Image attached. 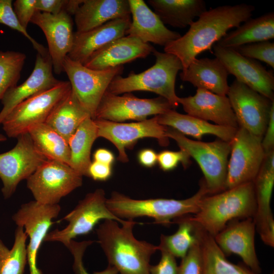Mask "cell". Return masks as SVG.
Returning <instances> with one entry per match:
<instances>
[{"label":"cell","instance_id":"21","mask_svg":"<svg viewBox=\"0 0 274 274\" xmlns=\"http://www.w3.org/2000/svg\"><path fill=\"white\" fill-rule=\"evenodd\" d=\"M52 69L49 52L44 55L38 53L34 68L29 77L20 85L10 88L1 99L3 108L0 112V124L19 104L39 92L55 86L61 81L54 77Z\"/></svg>","mask_w":274,"mask_h":274},{"label":"cell","instance_id":"46","mask_svg":"<svg viewBox=\"0 0 274 274\" xmlns=\"http://www.w3.org/2000/svg\"><path fill=\"white\" fill-rule=\"evenodd\" d=\"M111 165L94 161L88 169V177L95 181H105L112 175Z\"/></svg>","mask_w":274,"mask_h":274},{"label":"cell","instance_id":"4","mask_svg":"<svg viewBox=\"0 0 274 274\" xmlns=\"http://www.w3.org/2000/svg\"><path fill=\"white\" fill-rule=\"evenodd\" d=\"M209 195L203 180L198 190L193 196L184 199L150 198L135 199L118 192H113L107 199L108 209L120 219L126 220L148 217L154 219V223L169 226L178 218L195 214L201 200Z\"/></svg>","mask_w":274,"mask_h":274},{"label":"cell","instance_id":"6","mask_svg":"<svg viewBox=\"0 0 274 274\" xmlns=\"http://www.w3.org/2000/svg\"><path fill=\"white\" fill-rule=\"evenodd\" d=\"M166 135L176 141L198 163L209 194L226 190V180L230 142L219 139L211 142L191 140L176 129L167 127Z\"/></svg>","mask_w":274,"mask_h":274},{"label":"cell","instance_id":"22","mask_svg":"<svg viewBox=\"0 0 274 274\" xmlns=\"http://www.w3.org/2000/svg\"><path fill=\"white\" fill-rule=\"evenodd\" d=\"M155 48L138 38L124 36L115 40L94 52L83 65L102 70L123 65L138 58H144Z\"/></svg>","mask_w":274,"mask_h":274},{"label":"cell","instance_id":"28","mask_svg":"<svg viewBox=\"0 0 274 274\" xmlns=\"http://www.w3.org/2000/svg\"><path fill=\"white\" fill-rule=\"evenodd\" d=\"M160 124L174 128L182 134L191 136L198 141L206 134L216 135L220 140L230 142L237 128L213 124L208 121L188 114H180L174 109L156 115Z\"/></svg>","mask_w":274,"mask_h":274},{"label":"cell","instance_id":"15","mask_svg":"<svg viewBox=\"0 0 274 274\" xmlns=\"http://www.w3.org/2000/svg\"><path fill=\"white\" fill-rule=\"evenodd\" d=\"M60 210L59 204H44L34 200L23 204L12 216L15 223L23 227L29 237L27 252L29 274H43L37 264L38 251Z\"/></svg>","mask_w":274,"mask_h":274},{"label":"cell","instance_id":"11","mask_svg":"<svg viewBox=\"0 0 274 274\" xmlns=\"http://www.w3.org/2000/svg\"><path fill=\"white\" fill-rule=\"evenodd\" d=\"M262 140L243 128H237L230 142L226 189L254 181L265 156Z\"/></svg>","mask_w":274,"mask_h":274},{"label":"cell","instance_id":"17","mask_svg":"<svg viewBox=\"0 0 274 274\" xmlns=\"http://www.w3.org/2000/svg\"><path fill=\"white\" fill-rule=\"evenodd\" d=\"M214 53L236 80L250 88L274 101V76L260 63L255 59L245 57L236 50L221 47L215 43Z\"/></svg>","mask_w":274,"mask_h":274},{"label":"cell","instance_id":"36","mask_svg":"<svg viewBox=\"0 0 274 274\" xmlns=\"http://www.w3.org/2000/svg\"><path fill=\"white\" fill-rule=\"evenodd\" d=\"M27 237L24 228L17 226L11 249L0 239V274H24L27 263Z\"/></svg>","mask_w":274,"mask_h":274},{"label":"cell","instance_id":"3","mask_svg":"<svg viewBox=\"0 0 274 274\" xmlns=\"http://www.w3.org/2000/svg\"><path fill=\"white\" fill-rule=\"evenodd\" d=\"M256 210L252 182L206 196L201 200L197 212L189 218L214 237L231 221L253 218Z\"/></svg>","mask_w":274,"mask_h":274},{"label":"cell","instance_id":"33","mask_svg":"<svg viewBox=\"0 0 274 274\" xmlns=\"http://www.w3.org/2000/svg\"><path fill=\"white\" fill-rule=\"evenodd\" d=\"M97 138V127L94 120L88 117L68 141L71 155L70 166L82 176L88 177V169L92 162L91 150Z\"/></svg>","mask_w":274,"mask_h":274},{"label":"cell","instance_id":"50","mask_svg":"<svg viewBox=\"0 0 274 274\" xmlns=\"http://www.w3.org/2000/svg\"><path fill=\"white\" fill-rule=\"evenodd\" d=\"M7 140V138L3 134H0V142H3Z\"/></svg>","mask_w":274,"mask_h":274},{"label":"cell","instance_id":"45","mask_svg":"<svg viewBox=\"0 0 274 274\" xmlns=\"http://www.w3.org/2000/svg\"><path fill=\"white\" fill-rule=\"evenodd\" d=\"M67 0H36L35 5L37 11L51 14H57L64 11Z\"/></svg>","mask_w":274,"mask_h":274},{"label":"cell","instance_id":"16","mask_svg":"<svg viewBox=\"0 0 274 274\" xmlns=\"http://www.w3.org/2000/svg\"><path fill=\"white\" fill-rule=\"evenodd\" d=\"M227 97L235 115L238 127L263 138L268 122L272 103L236 79L229 86Z\"/></svg>","mask_w":274,"mask_h":274},{"label":"cell","instance_id":"8","mask_svg":"<svg viewBox=\"0 0 274 274\" xmlns=\"http://www.w3.org/2000/svg\"><path fill=\"white\" fill-rule=\"evenodd\" d=\"M71 89L69 81H61L55 86L30 96L4 119L3 130L8 136L17 138L27 133L32 126L45 123L53 109Z\"/></svg>","mask_w":274,"mask_h":274},{"label":"cell","instance_id":"5","mask_svg":"<svg viewBox=\"0 0 274 274\" xmlns=\"http://www.w3.org/2000/svg\"><path fill=\"white\" fill-rule=\"evenodd\" d=\"M155 64L139 73L131 72L126 77L116 76L107 91L115 94L135 91L154 92L166 99L174 109L179 106V97L175 91L176 77L183 66L180 59L172 54L160 52L154 49Z\"/></svg>","mask_w":274,"mask_h":274},{"label":"cell","instance_id":"1","mask_svg":"<svg viewBox=\"0 0 274 274\" xmlns=\"http://www.w3.org/2000/svg\"><path fill=\"white\" fill-rule=\"evenodd\" d=\"M255 9L252 5L241 4L206 10L185 35L166 45L164 51L177 56L185 70L198 55L210 50L228 30L250 19Z\"/></svg>","mask_w":274,"mask_h":274},{"label":"cell","instance_id":"47","mask_svg":"<svg viewBox=\"0 0 274 274\" xmlns=\"http://www.w3.org/2000/svg\"><path fill=\"white\" fill-rule=\"evenodd\" d=\"M262 146L265 153L273 150L274 147V102L269 113L267 126L262 140Z\"/></svg>","mask_w":274,"mask_h":274},{"label":"cell","instance_id":"27","mask_svg":"<svg viewBox=\"0 0 274 274\" xmlns=\"http://www.w3.org/2000/svg\"><path fill=\"white\" fill-rule=\"evenodd\" d=\"M130 15L128 0H84L74 15L78 32L86 31L110 21Z\"/></svg>","mask_w":274,"mask_h":274},{"label":"cell","instance_id":"49","mask_svg":"<svg viewBox=\"0 0 274 274\" xmlns=\"http://www.w3.org/2000/svg\"><path fill=\"white\" fill-rule=\"evenodd\" d=\"M94 161L106 164L112 165L115 161V156L110 150L99 148L96 150L93 154Z\"/></svg>","mask_w":274,"mask_h":274},{"label":"cell","instance_id":"39","mask_svg":"<svg viewBox=\"0 0 274 274\" xmlns=\"http://www.w3.org/2000/svg\"><path fill=\"white\" fill-rule=\"evenodd\" d=\"M242 55L262 61L274 68V43L269 41L241 46L235 49Z\"/></svg>","mask_w":274,"mask_h":274},{"label":"cell","instance_id":"13","mask_svg":"<svg viewBox=\"0 0 274 274\" xmlns=\"http://www.w3.org/2000/svg\"><path fill=\"white\" fill-rule=\"evenodd\" d=\"M15 147L0 154V179L5 199L15 192L19 183L27 180L47 159L36 149L28 133L19 135Z\"/></svg>","mask_w":274,"mask_h":274},{"label":"cell","instance_id":"44","mask_svg":"<svg viewBox=\"0 0 274 274\" xmlns=\"http://www.w3.org/2000/svg\"><path fill=\"white\" fill-rule=\"evenodd\" d=\"M160 252V260L157 264L150 266V274H178L176 258L167 252Z\"/></svg>","mask_w":274,"mask_h":274},{"label":"cell","instance_id":"31","mask_svg":"<svg viewBox=\"0 0 274 274\" xmlns=\"http://www.w3.org/2000/svg\"><path fill=\"white\" fill-rule=\"evenodd\" d=\"M193 224L201 250L202 274H256L243 264H235L228 261L214 237L197 224Z\"/></svg>","mask_w":274,"mask_h":274},{"label":"cell","instance_id":"40","mask_svg":"<svg viewBox=\"0 0 274 274\" xmlns=\"http://www.w3.org/2000/svg\"><path fill=\"white\" fill-rule=\"evenodd\" d=\"M93 243V241L91 240L77 242L73 239L65 246L71 252L74 258L73 268L75 274H91L86 270L84 266L83 258L86 249ZM92 274H119V272L116 268L109 264L105 269L94 272Z\"/></svg>","mask_w":274,"mask_h":274},{"label":"cell","instance_id":"30","mask_svg":"<svg viewBox=\"0 0 274 274\" xmlns=\"http://www.w3.org/2000/svg\"><path fill=\"white\" fill-rule=\"evenodd\" d=\"M154 13L165 25L183 28L207 10L203 0H148Z\"/></svg>","mask_w":274,"mask_h":274},{"label":"cell","instance_id":"18","mask_svg":"<svg viewBox=\"0 0 274 274\" xmlns=\"http://www.w3.org/2000/svg\"><path fill=\"white\" fill-rule=\"evenodd\" d=\"M30 22L38 25L44 33L54 71L56 74H61L63 72L64 59L73 44L71 16L64 11L54 15L37 10Z\"/></svg>","mask_w":274,"mask_h":274},{"label":"cell","instance_id":"42","mask_svg":"<svg viewBox=\"0 0 274 274\" xmlns=\"http://www.w3.org/2000/svg\"><path fill=\"white\" fill-rule=\"evenodd\" d=\"M190 156L184 150L178 151L164 150L157 154V162L161 169L169 171L176 168L181 162L186 168L190 163Z\"/></svg>","mask_w":274,"mask_h":274},{"label":"cell","instance_id":"43","mask_svg":"<svg viewBox=\"0 0 274 274\" xmlns=\"http://www.w3.org/2000/svg\"><path fill=\"white\" fill-rule=\"evenodd\" d=\"M36 0H16L13 4L14 12L20 25L26 29L37 11L35 5Z\"/></svg>","mask_w":274,"mask_h":274},{"label":"cell","instance_id":"14","mask_svg":"<svg viewBox=\"0 0 274 274\" xmlns=\"http://www.w3.org/2000/svg\"><path fill=\"white\" fill-rule=\"evenodd\" d=\"M94 120L97 127L98 138H105L114 145L118 151L117 159L122 162L129 161L125 149L133 147L140 139L155 138L162 146H166L169 143L166 135L167 127L159 123L156 115L149 119L131 123Z\"/></svg>","mask_w":274,"mask_h":274},{"label":"cell","instance_id":"26","mask_svg":"<svg viewBox=\"0 0 274 274\" xmlns=\"http://www.w3.org/2000/svg\"><path fill=\"white\" fill-rule=\"evenodd\" d=\"M181 80L220 95H227L229 74L216 57L194 59L179 74Z\"/></svg>","mask_w":274,"mask_h":274},{"label":"cell","instance_id":"24","mask_svg":"<svg viewBox=\"0 0 274 274\" xmlns=\"http://www.w3.org/2000/svg\"><path fill=\"white\" fill-rule=\"evenodd\" d=\"M128 1L132 16L126 31L128 36L164 47L181 37L179 32L167 28L144 1Z\"/></svg>","mask_w":274,"mask_h":274},{"label":"cell","instance_id":"12","mask_svg":"<svg viewBox=\"0 0 274 274\" xmlns=\"http://www.w3.org/2000/svg\"><path fill=\"white\" fill-rule=\"evenodd\" d=\"M175 110L164 98H140L131 93L115 95L106 91L95 113V119L115 122L127 120L141 121L150 115L164 114Z\"/></svg>","mask_w":274,"mask_h":274},{"label":"cell","instance_id":"25","mask_svg":"<svg viewBox=\"0 0 274 274\" xmlns=\"http://www.w3.org/2000/svg\"><path fill=\"white\" fill-rule=\"evenodd\" d=\"M131 20L130 17L116 19L86 31H76L74 33L72 49L67 56L83 64L94 52L124 37Z\"/></svg>","mask_w":274,"mask_h":274},{"label":"cell","instance_id":"48","mask_svg":"<svg viewBox=\"0 0 274 274\" xmlns=\"http://www.w3.org/2000/svg\"><path fill=\"white\" fill-rule=\"evenodd\" d=\"M138 158L141 165L145 167H151L157 162V154L152 149H144L139 152Z\"/></svg>","mask_w":274,"mask_h":274},{"label":"cell","instance_id":"7","mask_svg":"<svg viewBox=\"0 0 274 274\" xmlns=\"http://www.w3.org/2000/svg\"><path fill=\"white\" fill-rule=\"evenodd\" d=\"M107 199L102 189L88 193L61 219L68 224L61 230L56 229L48 233L44 241L59 242L66 246L76 237L89 233L101 220H113L123 223L125 220L119 218L108 209Z\"/></svg>","mask_w":274,"mask_h":274},{"label":"cell","instance_id":"19","mask_svg":"<svg viewBox=\"0 0 274 274\" xmlns=\"http://www.w3.org/2000/svg\"><path fill=\"white\" fill-rule=\"evenodd\" d=\"M255 232L253 218L236 219L228 223L214 239L226 256L238 255L252 271L259 274L261 269L255 250Z\"/></svg>","mask_w":274,"mask_h":274},{"label":"cell","instance_id":"2","mask_svg":"<svg viewBox=\"0 0 274 274\" xmlns=\"http://www.w3.org/2000/svg\"><path fill=\"white\" fill-rule=\"evenodd\" d=\"M118 222L105 220L96 229L98 243L109 262L119 274H150V259L157 246L136 239L133 233L137 223L125 220Z\"/></svg>","mask_w":274,"mask_h":274},{"label":"cell","instance_id":"20","mask_svg":"<svg viewBox=\"0 0 274 274\" xmlns=\"http://www.w3.org/2000/svg\"><path fill=\"white\" fill-rule=\"evenodd\" d=\"M253 183L256 202L253 217L256 230L265 244L273 247L274 219L270 204L274 186V150L265 153Z\"/></svg>","mask_w":274,"mask_h":274},{"label":"cell","instance_id":"35","mask_svg":"<svg viewBox=\"0 0 274 274\" xmlns=\"http://www.w3.org/2000/svg\"><path fill=\"white\" fill-rule=\"evenodd\" d=\"M173 223L178 224L177 230L171 235L161 234L157 249L169 253L175 258H183L197 240L194 224L189 215L175 219Z\"/></svg>","mask_w":274,"mask_h":274},{"label":"cell","instance_id":"9","mask_svg":"<svg viewBox=\"0 0 274 274\" xmlns=\"http://www.w3.org/2000/svg\"><path fill=\"white\" fill-rule=\"evenodd\" d=\"M83 176L65 163L47 160L26 180L35 200L58 204L60 199L82 185Z\"/></svg>","mask_w":274,"mask_h":274},{"label":"cell","instance_id":"37","mask_svg":"<svg viewBox=\"0 0 274 274\" xmlns=\"http://www.w3.org/2000/svg\"><path fill=\"white\" fill-rule=\"evenodd\" d=\"M25 59V54L20 52L0 51V99L16 86Z\"/></svg>","mask_w":274,"mask_h":274},{"label":"cell","instance_id":"23","mask_svg":"<svg viewBox=\"0 0 274 274\" xmlns=\"http://www.w3.org/2000/svg\"><path fill=\"white\" fill-rule=\"evenodd\" d=\"M179 102L188 115L213 121L216 125L238 128L227 95H220L198 88L194 95L179 97Z\"/></svg>","mask_w":274,"mask_h":274},{"label":"cell","instance_id":"41","mask_svg":"<svg viewBox=\"0 0 274 274\" xmlns=\"http://www.w3.org/2000/svg\"><path fill=\"white\" fill-rule=\"evenodd\" d=\"M202 268L201 250L197 239L186 256L182 258L178 266V274H202Z\"/></svg>","mask_w":274,"mask_h":274},{"label":"cell","instance_id":"38","mask_svg":"<svg viewBox=\"0 0 274 274\" xmlns=\"http://www.w3.org/2000/svg\"><path fill=\"white\" fill-rule=\"evenodd\" d=\"M11 0H0V23L15 29L24 36L32 44L38 53L46 54L48 51L33 39L19 23L14 12Z\"/></svg>","mask_w":274,"mask_h":274},{"label":"cell","instance_id":"29","mask_svg":"<svg viewBox=\"0 0 274 274\" xmlns=\"http://www.w3.org/2000/svg\"><path fill=\"white\" fill-rule=\"evenodd\" d=\"M273 38L274 13L270 12L257 18H250L234 30L227 33L216 44L235 49L244 45Z\"/></svg>","mask_w":274,"mask_h":274},{"label":"cell","instance_id":"34","mask_svg":"<svg viewBox=\"0 0 274 274\" xmlns=\"http://www.w3.org/2000/svg\"><path fill=\"white\" fill-rule=\"evenodd\" d=\"M27 133L36 149L47 160L70 165L71 155L68 142L46 123L32 126Z\"/></svg>","mask_w":274,"mask_h":274},{"label":"cell","instance_id":"10","mask_svg":"<svg viewBox=\"0 0 274 274\" xmlns=\"http://www.w3.org/2000/svg\"><path fill=\"white\" fill-rule=\"evenodd\" d=\"M123 66L95 70L71 60L67 56L63 62V72L69 79L72 90L81 106L94 120L99 104L113 80L121 75Z\"/></svg>","mask_w":274,"mask_h":274},{"label":"cell","instance_id":"32","mask_svg":"<svg viewBox=\"0 0 274 274\" xmlns=\"http://www.w3.org/2000/svg\"><path fill=\"white\" fill-rule=\"evenodd\" d=\"M88 117H91L80 104L71 89L53 109L45 123L68 142Z\"/></svg>","mask_w":274,"mask_h":274}]
</instances>
